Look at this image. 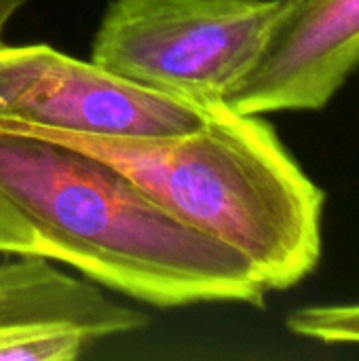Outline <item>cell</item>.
<instances>
[{
	"instance_id": "6da1fadb",
	"label": "cell",
	"mask_w": 359,
	"mask_h": 361,
	"mask_svg": "<svg viewBox=\"0 0 359 361\" xmlns=\"http://www.w3.org/2000/svg\"><path fill=\"white\" fill-rule=\"evenodd\" d=\"M0 254L66 264L157 309L264 307L267 288L229 245L186 226L108 163L0 131Z\"/></svg>"
},
{
	"instance_id": "7a4b0ae2",
	"label": "cell",
	"mask_w": 359,
	"mask_h": 361,
	"mask_svg": "<svg viewBox=\"0 0 359 361\" xmlns=\"http://www.w3.org/2000/svg\"><path fill=\"white\" fill-rule=\"evenodd\" d=\"M203 125L174 137H106L0 129L87 152L167 214L237 254L267 290L305 281L322 258L324 190L303 171L264 114L205 104Z\"/></svg>"
},
{
	"instance_id": "3957f363",
	"label": "cell",
	"mask_w": 359,
	"mask_h": 361,
	"mask_svg": "<svg viewBox=\"0 0 359 361\" xmlns=\"http://www.w3.org/2000/svg\"><path fill=\"white\" fill-rule=\"evenodd\" d=\"M275 11L277 0H112L91 61L197 106L226 102L256 63Z\"/></svg>"
},
{
	"instance_id": "277c9868",
	"label": "cell",
	"mask_w": 359,
	"mask_h": 361,
	"mask_svg": "<svg viewBox=\"0 0 359 361\" xmlns=\"http://www.w3.org/2000/svg\"><path fill=\"white\" fill-rule=\"evenodd\" d=\"M205 108L142 87L49 44L0 42V129H53L106 137L197 131Z\"/></svg>"
},
{
	"instance_id": "5b68a950",
	"label": "cell",
	"mask_w": 359,
	"mask_h": 361,
	"mask_svg": "<svg viewBox=\"0 0 359 361\" xmlns=\"http://www.w3.org/2000/svg\"><path fill=\"white\" fill-rule=\"evenodd\" d=\"M359 66V0H277L262 51L226 97L243 114L322 110Z\"/></svg>"
},
{
	"instance_id": "8992f818",
	"label": "cell",
	"mask_w": 359,
	"mask_h": 361,
	"mask_svg": "<svg viewBox=\"0 0 359 361\" xmlns=\"http://www.w3.org/2000/svg\"><path fill=\"white\" fill-rule=\"evenodd\" d=\"M146 326L142 311L53 262L21 256L0 262V361H72L80 345L70 332L97 343Z\"/></svg>"
},
{
	"instance_id": "52a82bcc",
	"label": "cell",
	"mask_w": 359,
	"mask_h": 361,
	"mask_svg": "<svg viewBox=\"0 0 359 361\" xmlns=\"http://www.w3.org/2000/svg\"><path fill=\"white\" fill-rule=\"evenodd\" d=\"M292 334L324 345H359V305L303 307L288 315Z\"/></svg>"
},
{
	"instance_id": "ba28073f",
	"label": "cell",
	"mask_w": 359,
	"mask_h": 361,
	"mask_svg": "<svg viewBox=\"0 0 359 361\" xmlns=\"http://www.w3.org/2000/svg\"><path fill=\"white\" fill-rule=\"evenodd\" d=\"M30 0H0V42L4 38V32L8 27V23L13 21V17L28 4Z\"/></svg>"
}]
</instances>
